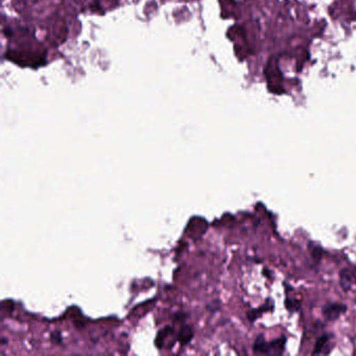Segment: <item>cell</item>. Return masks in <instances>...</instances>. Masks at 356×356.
<instances>
[{"mask_svg": "<svg viewBox=\"0 0 356 356\" xmlns=\"http://www.w3.org/2000/svg\"><path fill=\"white\" fill-rule=\"evenodd\" d=\"M285 305H286V308L289 312H296V310H299L300 302L298 301V300L286 299V301H285Z\"/></svg>", "mask_w": 356, "mask_h": 356, "instance_id": "7", "label": "cell"}, {"mask_svg": "<svg viewBox=\"0 0 356 356\" xmlns=\"http://www.w3.org/2000/svg\"><path fill=\"white\" fill-rule=\"evenodd\" d=\"M309 251L310 253H312V258H314V259H316L318 260V261H320L321 258H322V249H321L320 247H316V245H314V247H312V245H310Z\"/></svg>", "mask_w": 356, "mask_h": 356, "instance_id": "8", "label": "cell"}, {"mask_svg": "<svg viewBox=\"0 0 356 356\" xmlns=\"http://www.w3.org/2000/svg\"><path fill=\"white\" fill-rule=\"evenodd\" d=\"M352 274H353L354 281H355L356 282V268H354L353 270H352Z\"/></svg>", "mask_w": 356, "mask_h": 356, "instance_id": "10", "label": "cell"}, {"mask_svg": "<svg viewBox=\"0 0 356 356\" xmlns=\"http://www.w3.org/2000/svg\"><path fill=\"white\" fill-rule=\"evenodd\" d=\"M51 337H53V341H56V343H60V341H61V337H60V333L58 334L57 337H56L55 334L51 335Z\"/></svg>", "mask_w": 356, "mask_h": 356, "instance_id": "9", "label": "cell"}, {"mask_svg": "<svg viewBox=\"0 0 356 356\" xmlns=\"http://www.w3.org/2000/svg\"><path fill=\"white\" fill-rule=\"evenodd\" d=\"M253 351L258 354H270V343L266 341L264 335H259L255 339L253 345Z\"/></svg>", "mask_w": 356, "mask_h": 356, "instance_id": "3", "label": "cell"}, {"mask_svg": "<svg viewBox=\"0 0 356 356\" xmlns=\"http://www.w3.org/2000/svg\"><path fill=\"white\" fill-rule=\"evenodd\" d=\"M285 343H286V339L285 337L276 339L275 341L270 343V354H282L284 351Z\"/></svg>", "mask_w": 356, "mask_h": 356, "instance_id": "4", "label": "cell"}, {"mask_svg": "<svg viewBox=\"0 0 356 356\" xmlns=\"http://www.w3.org/2000/svg\"><path fill=\"white\" fill-rule=\"evenodd\" d=\"M328 341V334H323L322 337H318V341H316V345H314V352H312V354L316 355V354L322 353L323 350H324L325 346L327 345Z\"/></svg>", "mask_w": 356, "mask_h": 356, "instance_id": "6", "label": "cell"}, {"mask_svg": "<svg viewBox=\"0 0 356 356\" xmlns=\"http://www.w3.org/2000/svg\"><path fill=\"white\" fill-rule=\"evenodd\" d=\"M347 310V306L345 304L330 303L327 304L323 307V316L328 321H335Z\"/></svg>", "mask_w": 356, "mask_h": 356, "instance_id": "1", "label": "cell"}, {"mask_svg": "<svg viewBox=\"0 0 356 356\" xmlns=\"http://www.w3.org/2000/svg\"><path fill=\"white\" fill-rule=\"evenodd\" d=\"M354 282L353 274L351 270L343 268L339 273V284L343 291H349L351 289L352 283Z\"/></svg>", "mask_w": 356, "mask_h": 356, "instance_id": "2", "label": "cell"}, {"mask_svg": "<svg viewBox=\"0 0 356 356\" xmlns=\"http://www.w3.org/2000/svg\"><path fill=\"white\" fill-rule=\"evenodd\" d=\"M193 337V329H191V327L189 326H184L183 327L182 329H181L180 332H179L178 339L179 341H181V343H184V345H186V343H188L189 341H191Z\"/></svg>", "mask_w": 356, "mask_h": 356, "instance_id": "5", "label": "cell"}]
</instances>
